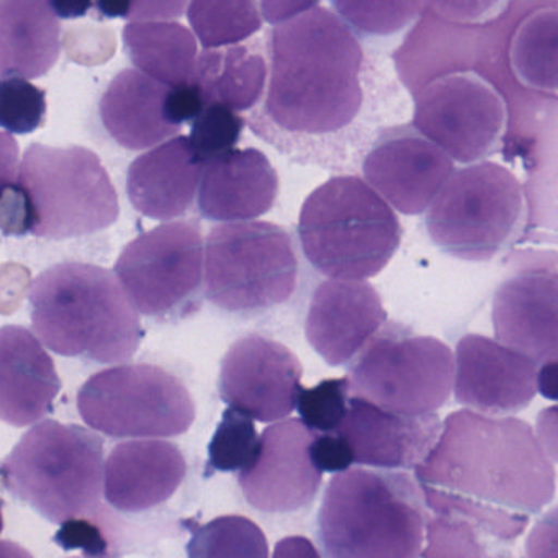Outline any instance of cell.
<instances>
[{
	"label": "cell",
	"instance_id": "f1b7e54d",
	"mask_svg": "<svg viewBox=\"0 0 558 558\" xmlns=\"http://www.w3.org/2000/svg\"><path fill=\"white\" fill-rule=\"evenodd\" d=\"M515 76L535 90L558 93V9L532 12L519 24L509 47Z\"/></svg>",
	"mask_w": 558,
	"mask_h": 558
},
{
	"label": "cell",
	"instance_id": "d6a6232c",
	"mask_svg": "<svg viewBox=\"0 0 558 558\" xmlns=\"http://www.w3.org/2000/svg\"><path fill=\"white\" fill-rule=\"evenodd\" d=\"M351 387L348 377L329 378L316 387L303 388L299 398L300 416L316 434L338 433L349 411Z\"/></svg>",
	"mask_w": 558,
	"mask_h": 558
},
{
	"label": "cell",
	"instance_id": "836d02e7",
	"mask_svg": "<svg viewBox=\"0 0 558 558\" xmlns=\"http://www.w3.org/2000/svg\"><path fill=\"white\" fill-rule=\"evenodd\" d=\"M47 116V96L22 77H9L0 86V125L5 132L27 135L40 129Z\"/></svg>",
	"mask_w": 558,
	"mask_h": 558
},
{
	"label": "cell",
	"instance_id": "3957f363",
	"mask_svg": "<svg viewBox=\"0 0 558 558\" xmlns=\"http://www.w3.org/2000/svg\"><path fill=\"white\" fill-rule=\"evenodd\" d=\"M31 303L38 339L57 354L123 364L138 351V310L119 277L104 267L51 266L32 283Z\"/></svg>",
	"mask_w": 558,
	"mask_h": 558
},
{
	"label": "cell",
	"instance_id": "7dc6e473",
	"mask_svg": "<svg viewBox=\"0 0 558 558\" xmlns=\"http://www.w3.org/2000/svg\"><path fill=\"white\" fill-rule=\"evenodd\" d=\"M493 558H514L511 554H498L496 557Z\"/></svg>",
	"mask_w": 558,
	"mask_h": 558
},
{
	"label": "cell",
	"instance_id": "9a60e30c",
	"mask_svg": "<svg viewBox=\"0 0 558 558\" xmlns=\"http://www.w3.org/2000/svg\"><path fill=\"white\" fill-rule=\"evenodd\" d=\"M315 437L302 420L282 421L264 430L253 465L238 476L253 508L292 512L315 499L323 480L312 459Z\"/></svg>",
	"mask_w": 558,
	"mask_h": 558
},
{
	"label": "cell",
	"instance_id": "ffe728a7",
	"mask_svg": "<svg viewBox=\"0 0 558 558\" xmlns=\"http://www.w3.org/2000/svg\"><path fill=\"white\" fill-rule=\"evenodd\" d=\"M493 326L501 344L535 364L558 362V276L525 272L505 280L493 300Z\"/></svg>",
	"mask_w": 558,
	"mask_h": 558
},
{
	"label": "cell",
	"instance_id": "f6af8a7d",
	"mask_svg": "<svg viewBox=\"0 0 558 558\" xmlns=\"http://www.w3.org/2000/svg\"><path fill=\"white\" fill-rule=\"evenodd\" d=\"M0 558H34L31 551L25 550L15 542L4 541L0 545Z\"/></svg>",
	"mask_w": 558,
	"mask_h": 558
},
{
	"label": "cell",
	"instance_id": "ba28073f",
	"mask_svg": "<svg viewBox=\"0 0 558 558\" xmlns=\"http://www.w3.org/2000/svg\"><path fill=\"white\" fill-rule=\"evenodd\" d=\"M296 277L295 250L279 225H218L205 241V293L225 312H260L282 305L295 292Z\"/></svg>",
	"mask_w": 558,
	"mask_h": 558
},
{
	"label": "cell",
	"instance_id": "ac0fdd59",
	"mask_svg": "<svg viewBox=\"0 0 558 558\" xmlns=\"http://www.w3.org/2000/svg\"><path fill=\"white\" fill-rule=\"evenodd\" d=\"M452 171L449 156L416 133L385 136L364 161L368 185L404 215L429 208Z\"/></svg>",
	"mask_w": 558,
	"mask_h": 558
},
{
	"label": "cell",
	"instance_id": "8fae6325",
	"mask_svg": "<svg viewBox=\"0 0 558 558\" xmlns=\"http://www.w3.org/2000/svg\"><path fill=\"white\" fill-rule=\"evenodd\" d=\"M348 380L351 397L391 413L423 416L436 413L449 400L456 361L439 339L385 331L362 349Z\"/></svg>",
	"mask_w": 558,
	"mask_h": 558
},
{
	"label": "cell",
	"instance_id": "484cf974",
	"mask_svg": "<svg viewBox=\"0 0 558 558\" xmlns=\"http://www.w3.org/2000/svg\"><path fill=\"white\" fill-rule=\"evenodd\" d=\"M60 58V22L51 2H0V70L2 77L45 76Z\"/></svg>",
	"mask_w": 558,
	"mask_h": 558
},
{
	"label": "cell",
	"instance_id": "4316f807",
	"mask_svg": "<svg viewBox=\"0 0 558 558\" xmlns=\"http://www.w3.org/2000/svg\"><path fill=\"white\" fill-rule=\"evenodd\" d=\"M123 44L132 63L165 86L194 84L197 40L184 25L168 21L132 22L123 28Z\"/></svg>",
	"mask_w": 558,
	"mask_h": 558
},
{
	"label": "cell",
	"instance_id": "ab89813d",
	"mask_svg": "<svg viewBox=\"0 0 558 558\" xmlns=\"http://www.w3.org/2000/svg\"><path fill=\"white\" fill-rule=\"evenodd\" d=\"M207 109L204 94L197 83L187 84V86L175 87L171 89L168 99V113L172 123L181 126L184 122L197 120L202 112Z\"/></svg>",
	"mask_w": 558,
	"mask_h": 558
},
{
	"label": "cell",
	"instance_id": "ee69618b",
	"mask_svg": "<svg viewBox=\"0 0 558 558\" xmlns=\"http://www.w3.org/2000/svg\"><path fill=\"white\" fill-rule=\"evenodd\" d=\"M537 390L547 400L558 401V362L541 365L537 374Z\"/></svg>",
	"mask_w": 558,
	"mask_h": 558
},
{
	"label": "cell",
	"instance_id": "7c38bea8",
	"mask_svg": "<svg viewBox=\"0 0 558 558\" xmlns=\"http://www.w3.org/2000/svg\"><path fill=\"white\" fill-rule=\"evenodd\" d=\"M116 274L133 305L149 318L171 319L195 310L205 280V250L195 220L169 221L126 244Z\"/></svg>",
	"mask_w": 558,
	"mask_h": 558
},
{
	"label": "cell",
	"instance_id": "5bb4252c",
	"mask_svg": "<svg viewBox=\"0 0 558 558\" xmlns=\"http://www.w3.org/2000/svg\"><path fill=\"white\" fill-rule=\"evenodd\" d=\"M299 357L280 342L260 335L231 344L221 361L220 397L260 423L289 416L302 395Z\"/></svg>",
	"mask_w": 558,
	"mask_h": 558
},
{
	"label": "cell",
	"instance_id": "277c9868",
	"mask_svg": "<svg viewBox=\"0 0 558 558\" xmlns=\"http://www.w3.org/2000/svg\"><path fill=\"white\" fill-rule=\"evenodd\" d=\"M427 521L410 473L351 469L328 483L318 535L328 558H421Z\"/></svg>",
	"mask_w": 558,
	"mask_h": 558
},
{
	"label": "cell",
	"instance_id": "6da1fadb",
	"mask_svg": "<svg viewBox=\"0 0 558 558\" xmlns=\"http://www.w3.org/2000/svg\"><path fill=\"white\" fill-rule=\"evenodd\" d=\"M434 515L459 518L511 542L554 501L555 469L537 433L512 416L460 410L414 470Z\"/></svg>",
	"mask_w": 558,
	"mask_h": 558
},
{
	"label": "cell",
	"instance_id": "83f0119b",
	"mask_svg": "<svg viewBox=\"0 0 558 558\" xmlns=\"http://www.w3.org/2000/svg\"><path fill=\"white\" fill-rule=\"evenodd\" d=\"M267 64L246 47L205 50L198 57L195 83L208 106H223L233 112L253 109L264 94Z\"/></svg>",
	"mask_w": 558,
	"mask_h": 558
},
{
	"label": "cell",
	"instance_id": "44dd1931",
	"mask_svg": "<svg viewBox=\"0 0 558 558\" xmlns=\"http://www.w3.org/2000/svg\"><path fill=\"white\" fill-rule=\"evenodd\" d=\"M187 463L168 440H126L106 462V499L123 512H142L168 501L184 482Z\"/></svg>",
	"mask_w": 558,
	"mask_h": 558
},
{
	"label": "cell",
	"instance_id": "7a4b0ae2",
	"mask_svg": "<svg viewBox=\"0 0 558 558\" xmlns=\"http://www.w3.org/2000/svg\"><path fill=\"white\" fill-rule=\"evenodd\" d=\"M264 112L293 135H328L361 112L364 53L338 15L316 4L269 34Z\"/></svg>",
	"mask_w": 558,
	"mask_h": 558
},
{
	"label": "cell",
	"instance_id": "d6986e66",
	"mask_svg": "<svg viewBox=\"0 0 558 558\" xmlns=\"http://www.w3.org/2000/svg\"><path fill=\"white\" fill-rule=\"evenodd\" d=\"M444 423L439 416L391 413L371 401L351 397L338 434L354 453V463L380 470H416L436 447Z\"/></svg>",
	"mask_w": 558,
	"mask_h": 558
},
{
	"label": "cell",
	"instance_id": "d4e9b609",
	"mask_svg": "<svg viewBox=\"0 0 558 558\" xmlns=\"http://www.w3.org/2000/svg\"><path fill=\"white\" fill-rule=\"evenodd\" d=\"M171 87L138 70H123L110 81L99 104L100 119L109 135L123 148L161 146L181 132L168 113Z\"/></svg>",
	"mask_w": 558,
	"mask_h": 558
},
{
	"label": "cell",
	"instance_id": "7bdbcfd3",
	"mask_svg": "<svg viewBox=\"0 0 558 558\" xmlns=\"http://www.w3.org/2000/svg\"><path fill=\"white\" fill-rule=\"evenodd\" d=\"M316 2H260L264 15L270 24L282 25L290 19L315 8Z\"/></svg>",
	"mask_w": 558,
	"mask_h": 558
},
{
	"label": "cell",
	"instance_id": "30bf717a",
	"mask_svg": "<svg viewBox=\"0 0 558 558\" xmlns=\"http://www.w3.org/2000/svg\"><path fill=\"white\" fill-rule=\"evenodd\" d=\"M84 423L110 437H172L191 429L195 403L175 375L151 364L93 375L77 393Z\"/></svg>",
	"mask_w": 558,
	"mask_h": 558
},
{
	"label": "cell",
	"instance_id": "2e32d148",
	"mask_svg": "<svg viewBox=\"0 0 558 558\" xmlns=\"http://www.w3.org/2000/svg\"><path fill=\"white\" fill-rule=\"evenodd\" d=\"M537 364L486 336L466 335L456 351L453 393L459 403L486 416L525 410L537 393Z\"/></svg>",
	"mask_w": 558,
	"mask_h": 558
},
{
	"label": "cell",
	"instance_id": "4fadbf2b",
	"mask_svg": "<svg viewBox=\"0 0 558 558\" xmlns=\"http://www.w3.org/2000/svg\"><path fill=\"white\" fill-rule=\"evenodd\" d=\"M505 102L482 77L449 74L433 81L416 99L414 129L459 162L485 158L501 138Z\"/></svg>",
	"mask_w": 558,
	"mask_h": 558
},
{
	"label": "cell",
	"instance_id": "4dcf8cb0",
	"mask_svg": "<svg viewBox=\"0 0 558 558\" xmlns=\"http://www.w3.org/2000/svg\"><path fill=\"white\" fill-rule=\"evenodd\" d=\"M187 17L205 50L234 47L263 27L254 2L197 0L187 5Z\"/></svg>",
	"mask_w": 558,
	"mask_h": 558
},
{
	"label": "cell",
	"instance_id": "cb8c5ba5",
	"mask_svg": "<svg viewBox=\"0 0 558 558\" xmlns=\"http://www.w3.org/2000/svg\"><path fill=\"white\" fill-rule=\"evenodd\" d=\"M279 194V175L264 153L233 149L205 165L198 208L208 220L243 223L267 214Z\"/></svg>",
	"mask_w": 558,
	"mask_h": 558
},
{
	"label": "cell",
	"instance_id": "9c48e42d",
	"mask_svg": "<svg viewBox=\"0 0 558 558\" xmlns=\"http://www.w3.org/2000/svg\"><path fill=\"white\" fill-rule=\"evenodd\" d=\"M524 194L518 179L496 162L453 172L426 215L437 247L469 263L498 256L518 234Z\"/></svg>",
	"mask_w": 558,
	"mask_h": 558
},
{
	"label": "cell",
	"instance_id": "5b68a950",
	"mask_svg": "<svg viewBox=\"0 0 558 558\" xmlns=\"http://www.w3.org/2000/svg\"><path fill=\"white\" fill-rule=\"evenodd\" d=\"M299 236L306 259L336 280H365L387 267L401 243L390 205L362 179H329L303 202Z\"/></svg>",
	"mask_w": 558,
	"mask_h": 558
},
{
	"label": "cell",
	"instance_id": "7402d4cb",
	"mask_svg": "<svg viewBox=\"0 0 558 558\" xmlns=\"http://www.w3.org/2000/svg\"><path fill=\"white\" fill-rule=\"evenodd\" d=\"M205 162L187 136H175L130 165L126 192L138 214L153 220L182 217L201 192Z\"/></svg>",
	"mask_w": 558,
	"mask_h": 558
},
{
	"label": "cell",
	"instance_id": "8d00e7d4",
	"mask_svg": "<svg viewBox=\"0 0 558 558\" xmlns=\"http://www.w3.org/2000/svg\"><path fill=\"white\" fill-rule=\"evenodd\" d=\"M53 541L64 550L83 551L87 558H119L113 554V544L102 518L68 521L54 534Z\"/></svg>",
	"mask_w": 558,
	"mask_h": 558
},
{
	"label": "cell",
	"instance_id": "f35d334b",
	"mask_svg": "<svg viewBox=\"0 0 558 558\" xmlns=\"http://www.w3.org/2000/svg\"><path fill=\"white\" fill-rule=\"evenodd\" d=\"M525 558H558V505L532 525L525 538Z\"/></svg>",
	"mask_w": 558,
	"mask_h": 558
},
{
	"label": "cell",
	"instance_id": "8992f818",
	"mask_svg": "<svg viewBox=\"0 0 558 558\" xmlns=\"http://www.w3.org/2000/svg\"><path fill=\"white\" fill-rule=\"evenodd\" d=\"M2 482L53 524L96 519L106 488L102 439L77 424L41 421L5 457Z\"/></svg>",
	"mask_w": 558,
	"mask_h": 558
},
{
	"label": "cell",
	"instance_id": "d590c367",
	"mask_svg": "<svg viewBox=\"0 0 558 558\" xmlns=\"http://www.w3.org/2000/svg\"><path fill=\"white\" fill-rule=\"evenodd\" d=\"M244 120L223 106H208L192 123L191 143L198 158L207 165L218 156L233 151L240 142Z\"/></svg>",
	"mask_w": 558,
	"mask_h": 558
},
{
	"label": "cell",
	"instance_id": "60d3db41",
	"mask_svg": "<svg viewBox=\"0 0 558 558\" xmlns=\"http://www.w3.org/2000/svg\"><path fill=\"white\" fill-rule=\"evenodd\" d=\"M535 433L550 460L558 463V404L545 408L535 421Z\"/></svg>",
	"mask_w": 558,
	"mask_h": 558
},
{
	"label": "cell",
	"instance_id": "603a6c76",
	"mask_svg": "<svg viewBox=\"0 0 558 558\" xmlns=\"http://www.w3.org/2000/svg\"><path fill=\"white\" fill-rule=\"evenodd\" d=\"M61 378L53 359L28 329L0 331V416L15 427L31 426L53 410Z\"/></svg>",
	"mask_w": 558,
	"mask_h": 558
},
{
	"label": "cell",
	"instance_id": "52a82bcc",
	"mask_svg": "<svg viewBox=\"0 0 558 558\" xmlns=\"http://www.w3.org/2000/svg\"><path fill=\"white\" fill-rule=\"evenodd\" d=\"M17 182L31 202L35 236H84L119 218L112 179L99 156L83 146L34 143L22 159Z\"/></svg>",
	"mask_w": 558,
	"mask_h": 558
},
{
	"label": "cell",
	"instance_id": "b9f144b4",
	"mask_svg": "<svg viewBox=\"0 0 558 558\" xmlns=\"http://www.w3.org/2000/svg\"><path fill=\"white\" fill-rule=\"evenodd\" d=\"M272 558H322V555L310 538L290 535L277 542Z\"/></svg>",
	"mask_w": 558,
	"mask_h": 558
},
{
	"label": "cell",
	"instance_id": "e0dca14e",
	"mask_svg": "<svg viewBox=\"0 0 558 558\" xmlns=\"http://www.w3.org/2000/svg\"><path fill=\"white\" fill-rule=\"evenodd\" d=\"M385 322L387 312L371 283L329 279L313 292L306 339L326 364L338 367L357 357Z\"/></svg>",
	"mask_w": 558,
	"mask_h": 558
},
{
	"label": "cell",
	"instance_id": "bcb514c9",
	"mask_svg": "<svg viewBox=\"0 0 558 558\" xmlns=\"http://www.w3.org/2000/svg\"><path fill=\"white\" fill-rule=\"evenodd\" d=\"M51 8L54 9L58 15L61 17H77V15H84V12L87 11L89 5H71V4H60V2H51Z\"/></svg>",
	"mask_w": 558,
	"mask_h": 558
},
{
	"label": "cell",
	"instance_id": "1f68e13d",
	"mask_svg": "<svg viewBox=\"0 0 558 558\" xmlns=\"http://www.w3.org/2000/svg\"><path fill=\"white\" fill-rule=\"evenodd\" d=\"M259 444L253 417L236 408H228L208 446V466L205 475L236 470L243 472L253 465Z\"/></svg>",
	"mask_w": 558,
	"mask_h": 558
},
{
	"label": "cell",
	"instance_id": "e575fe53",
	"mask_svg": "<svg viewBox=\"0 0 558 558\" xmlns=\"http://www.w3.org/2000/svg\"><path fill=\"white\" fill-rule=\"evenodd\" d=\"M482 532L459 518L434 515L426 525L423 558H486Z\"/></svg>",
	"mask_w": 558,
	"mask_h": 558
},
{
	"label": "cell",
	"instance_id": "f546056e",
	"mask_svg": "<svg viewBox=\"0 0 558 558\" xmlns=\"http://www.w3.org/2000/svg\"><path fill=\"white\" fill-rule=\"evenodd\" d=\"M189 558H269L263 529L244 515H220L192 529Z\"/></svg>",
	"mask_w": 558,
	"mask_h": 558
},
{
	"label": "cell",
	"instance_id": "74e56055",
	"mask_svg": "<svg viewBox=\"0 0 558 558\" xmlns=\"http://www.w3.org/2000/svg\"><path fill=\"white\" fill-rule=\"evenodd\" d=\"M312 459L322 472L342 473L351 470L354 453L341 434H316L312 444Z\"/></svg>",
	"mask_w": 558,
	"mask_h": 558
}]
</instances>
